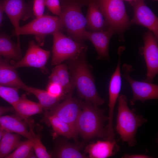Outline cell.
Returning a JSON list of instances; mask_svg holds the SVG:
<instances>
[{"instance_id": "cell-1", "label": "cell", "mask_w": 158, "mask_h": 158, "mask_svg": "<svg viewBox=\"0 0 158 158\" xmlns=\"http://www.w3.org/2000/svg\"><path fill=\"white\" fill-rule=\"evenodd\" d=\"M85 53L68 60L70 79L82 98L98 107L102 105L104 101L97 91L93 78L86 61Z\"/></svg>"}, {"instance_id": "cell-2", "label": "cell", "mask_w": 158, "mask_h": 158, "mask_svg": "<svg viewBox=\"0 0 158 158\" xmlns=\"http://www.w3.org/2000/svg\"><path fill=\"white\" fill-rule=\"evenodd\" d=\"M100 109L86 101L82 102L81 108L75 125L76 131L85 140L96 137L107 139L104 123L108 117Z\"/></svg>"}, {"instance_id": "cell-3", "label": "cell", "mask_w": 158, "mask_h": 158, "mask_svg": "<svg viewBox=\"0 0 158 158\" xmlns=\"http://www.w3.org/2000/svg\"><path fill=\"white\" fill-rule=\"evenodd\" d=\"M89 0H59L62 14L60 18L68 37L80 43L86 40V20L82 7Z\"/></svg>"}, {"instance_id": "cell-4", "label": "cell", "mask_w": 158, "mask_h": 158, "mask_svg": "<svg viewBox=\"0 0 158 158\" xmlns=\"http://www.w3.org/2000/svg\"><path fill=\"white\" fill-rule=\"evenodd\" d=\"M118 111L117 117V132L124 142L130 146L136 143L135 136L138 128L147 121L137 115L128 107L126 97L124 95L119 96Z\"/></svg>"}, {"instance_id": "cell-5", "label": "cell", "mask_w": 158, "mask_h": 158, "mask_svg": "<svg viewBox=\"0 0 158 158\" xmlns=\"http://www.w3.org/2000/svg\"><path fill=\"white\" fill-rule=\"evenodd\" d=\"M64 29V25L60 17L43 15L36 18L28 23L14 29L12 36L34 35L37 44L42 46L44 44L46 36L57 32H62Z\"/></svg>"}, {"instance_id": "cell-6", "label": "cell", "mask_w": 158, "mask_h": 158, "mask_svg": "<svg viewBox=\"0 0 158 158\" xmlns=\"http://www.w3.org/2000/svg\"><path fill=\"white\" fill-rule=\"evenodd\" d=\"M109 29L121 33L130 22L123 0H95Z\"/></svg>"}, {"instance_id": "cell-7", "label": "cell", "mask_w": 158, "mask_h": 158, "mask_svg": "<svg viewBox=\"0 0 158 158\" xmlns=\"http://www.w3.org/2000/svg\"><path fill=\"white\" fill-rule=\"evenodd\" d=\"M52 35V65H56L65 60L74 59L86 52L87 47L84 43L78 42L61 32Z\"/></svg>"}, {"instance_id": "cell-8", "label": "cell", "mask_w": 158, "mask_h": 158, "mask_svg": "<svg viewBox=\"0 0 158 158\" xmlns=\"http://www.w3.org/2000/svg\"><path fill=\"white\" fill-rule=\"evenodd\" d=\"M72 87L65 100L58 103L45 114L56 116L70 125L78 134L75 129L76 122L81 108L82 102L73 97L75 87L73 82Z\"/></svg>"}, {"instance_id": "cell-9", "label": "cell", "mask_w": 158, "mask_h": 158, "mask_svg": "<svg viewBox=\"0 0 158 158\" xmlns=\"http://www.w3.org/2000/svg\"><path fill=\"white\" fill-rule=\"evenodd\" d=\"M132 66L126 63L123 64L122 68L123 77L130 85L133 92V97L130 104L133 105L137 101L142 102L149 99L158 98V86L145 81L140 82L133 79L130 73L133 71Z\"/></svg>"}, {"instance_id": "cell-10", "label": "cell", "mask_w": 158, "mask_h": 158, "mask_svg": "<svg viewBox=\"0 0 158 158\" xmlns=\"http://www.w3.org/2000/svg\"><path fill=\"white\" fill-rule=\"evenodd\" d=\"M50 55L49 51L42 49L33 41H30L24 56L12 65L16 69L23 67L37 68L46 74L48 71L46 65Z\"/></svg>"}, {"instance_id": "cell-11", "label": "cell", "mask_w": 158, "mask_h": 158, "mask_svg": "<svg viewBox=\"0 0 158 158\" xmlns=\"http://www.w3.org/2000/svg\"><path fill=\"white\" fill-rule=\"evenodd\" d=\"M157 38L150 31L143 36L144 45L143 54L145 61L147 73L145 82L151 83L158 73V46Z\"/></svg>"}, {"instance_id": "cell-12", "label": "cell", "mask_w": 158, "mask_h": 158, "mask_svg": "<svg viewBox=\"0 0 158 158\" xmlns=\"http://www.w3.org/2000/svg\"><path fill=\"white\" fill-rule=\"evenodd\" d=\"M0 3L15 29L20 27V20H25L34 15L33 4L30 2L27 3L24 0H4Z\"/></svg>"}, {"instance_id": "cell-13", "label": "cell", "mask_w": 158, "mask_h": 158, "mask_svg": "<svg viewBox=\"0 0 158 158\" xmlns=\"http://www.w3.org/2000/svg\"><path fill=\"white\" fill-rule=\"evenodd\" d=\"M134 0V16L131 22L148 28L157 39V18L143 0Z\"/></svg>"}, {"instance_id": "cell-14", "label": "cell", "mask_w": 158, "mask_h": 158, "mask_svg": "<svg viewBox=\"0 0 158 158\" xmlns=\"http://www.w3.org/2000/svg\"><path fill=\"white\" fill-rule=\"evenodd\" d=\"M114 32L111 29L99 31L90 32L85 33L86 40L90 41L98 54V59L108 60L109 45V40Z\"/></svg>"}, {"instance_id": "cell-15", "label": "cell", "mask_w": 158, "mask_h": 158, "mask_svg": "<svg viewBox=\"0 0 158 158\" xmlns=\"http://www.w3.org/2000/svg\"><path fill=\"white\" fill-rule=\"evenodd\" d=\"M120 51H119V58L116 69L112 75L109 82V116L107 126L109 127L113 126L114 111L117 100L119 96L121 86V79L120 66Z\"/></svg>"}, {"instance_id": "cell-16", "label": "cell", "mask_w": 158, "mask_h": 158, "mask_svg": "<svg viewBox=\"0 0 158 158\" xmlns=\"http://www.w3.org/2000/svg\"><path fill=\"white\" fill-rule=\"evenodd\" d=\"M8 60L0 61V85L15 87L28 92L29 86L25 84L20 78L18 74Z\"/></svg>"}, {"instance_id": "cell-17", "label": "cell", "mask_w": 158, "mask_h": 158, "mask_svg": "<svg viewBox=\"0 0 158 158\" xmlns=\"http://www.w3.org/2000/svg\"><path fill=\"white\" fill-rule=\"evenodd\" d=\"M85 18L86 30L90 32L102 31L109 29L104 17L95 0H89Z\"/></svg>"}, {"instance_id": "cell-18", "label": "cell", "mask_w": 158, "mask_h": 158, "mask_svg": "<svg viewBox=\"0 0 158 158\" xmlns=\"http://www.w3.org/2000/svg\"><path fill=\"white\" fill-rule=\"evenodd\" d=\"M119 147L114 140H98L90 143L85 147V151L90 158H106L115 154Z\"/></svg>"}, {"instance_id": "cell-19", "label": "cell", "mask_w": 158, "mask_h": 158, "mask_svg": "<svg viewBox=\"0 0 158 158\" xmlns=\"http://www.w3.org/2000/svg\"><path fill=\"white\" fill-rule=\"evenodd\" d=\"M0 126L4 130L14 133L31 139L35 135L32 130L29 131L26 122L19 116L10 115L0 117Z\"/></svg>"}, {"instance_id": "cell-20", "label": "cell", "mask_w": 158, "mask_h": 158, "mask_svg": "<svg viewBox=\"0 0 158 158\" xmlns=\"http://www.w3.org/2000/svg\"><path fill=\"white\" fill-rule=\"evenodd\" d=\"M19 116L26 121L29 117L43 111V108L39 103L28 99L25 94L22 95L12 106Z\"/></svg>"}, {"instance_id": "cell-21", "label": "cell", "mask_w": 158, "mask_h": 158, "mask_svg": "<svg viewBox=\"0 0 158 158\" xmlns=\"http://www.w3.org/2000/svg\"><path fill=\"white\" fill-rule=\"evenodd\" d=\"M0 56L8 60H20L22 58L20 44H15L11 41L10 36L0 33Z\"/></svg>"}, {"instance_id": "cell-22", "label": "cell", "mask_w": 158, "mask_h": 158, "mask_svg": "<svg viewBox=\"0 0 158 158\" xmlns=\"http://www.w3.org/2000/svg\"><path fill=\"white\" fill-rule=\"evenodd\" d=\"M70 78L67 66L64 64H59L56 65L52 70L49 82L60 84L63 88L65 93L68 94L73 85Z\"/></svg>"}, {"instance_id": "cell-23", "label": "cell", "mask_w": 158, "mask_h": 158, "mask_svg": "<svg viewBox=\"0 0 158 158\" xmlns=\"http://www.w3.org/2000/svg\"><path fill=\"white\" fill-rule=\"evenodd\" d=\"M45 116L56 133L68 138L76 139L78 134L67 123L54 115L45 114Z\"/></svg>"}, {"instance_id": "cell-24", "label": "cell", "mask_w": 158, "mask_h": 158, "mask_svg": "<svg viewBox=\"0 0 158 158\" xmlns=\"http://www.w3.org/2000/svg\"><path fill=\"white\" fill-rule=\"evenodd\" d=\"M20 135L4 130L0 141V158H5L20 143Z\"/></svg>"}, {"instance_id": "cell-25", "label": "cell", "mask_w": 158, "mask_h": 158, "mask_svg": "<svg viewBox=\"0 0 158 158\" xmlns=\"http://www.w3.org/2000/svg\"><path fill=\"white\" fill-rule=\"evenodd\" d=\"M28 93L34 95L43 109L49 111L59 103L61 99L54 97L43 90L29 86Z\"/></svg>"}, {"instance_id": "cell-26", "label": "cell", "mask_w": 158, "mask_h": 158, "mask_svg": "<svg viewBox=\"0 0 158 158\" xmlns=\"http://www.w3.org/2000/svg\"><path fill=\"white\" fill-rule=\"evenodd\" d=\"M54 157L59 158H85L87 157L82 153L76 145L68 143H62L57 147Z\"/></svg>"}, {"instance_id": "cell-27", "label": "cell", "mask_w": 158, "mask_h": 158, "mask_svg": "<svg viewBox=\"0 0 158 158\" xmlns=\"http://www.w3.org/2000/svg\"><path fill=\"white\" fill-rule=\"evenodd\" d=\"M33 150L31 139H28L26 141L20 142L14 151L5 158H28Z\"/></svg>"}, {"instance_id": "cell-28", "label": "cell", "mask_w": 158, "mask_h": 158, "mask_svg": "<svg viewBox=\"0 0 158 158\" xmlns=\"http://www.w3.org/2000/svg\"><path fill=\"white\" fill-rule=\"evenodd\" d=\"M18 88L0 85V97L12 106L19 98Z\"/></svg>"}, {"instance_id": "cell-29", "label": "cell", "mask_w": 158, "mask_h": 158, "mask_svg": "<svg viewBox=\"0 0 158 158\" xmlns=\"http://www.w3.org/2000/svg\"><path fill=\"white\" fill-rule=\"evenodd\" d=\"M32 148L37 157L38 158H50L52 157L49 154L44 146L42 144L40 137L35 135L31 139Z\"/></svg>"}, {"instance_id": "cell-30", "label": "cell", "mask_w": 158, "mask_h": 158, "mask_svg": "<svg viewBox=\"0 0 158 158\" xmlns=\"http://www.w3.org/2000/svg\"><path fill=\"white\" fill-rule=\"evenodd\" d=\"M46 90L51 96L62 99L66 94L63 87L57 83L49 82Z\"/></svg>"}, {"instance_id": "cell-31", "label": "cell", "mask_w": 158, "mask_h": 158, "mask_svg": "<svg viewBox=\"0 0 158 158\" xmlns=\"http://www.w3.org/2000/svg\"><path fill=\"white\" fill-rule=\"evenodd\" d=\"M46 6L52 13L61 17L62 12L59 0H46Z\"/></svg>"}, {"instance_id": "cell-32", "label": "cell", "mask_w": 158, "mask_h": 158, "mask_svg": "<svg viewBox=\"0 0 158 158\" xmlns=\"http://www.w3.org/2000/svg\"><path fill=\"white\" fill-rule=\"evenodd\" d=\"M46 0H34L32 9L34 16L36 18L42 16L46 6Z\"/></svg>"}, {"instance_id": "cell-33", "label": "cell", "mask_w": 158, "mask_h": 158, "mask_svg": "<svg viewBox=\"0 0 158 158\" xmlns=\"http://www.w3.org/2000/svg\"><path fill=\"white\" fill-rule=\"evenodd\" d=\"M14 111V109L12 106L5 107L0 106V117L6 113Z\"/></svg>"}, {"instance_id": "cell-34", "label": "cell", "mask_w": 158, "mask_h": 158, "mask_svg": "<svg viewBox=\"0 0 158 158\" xmlns=\"http://www.w3.org/2000/svg\"><path fill=\"white\" fill-rule=\"evenodd\" d=\"M124 158H150V157L143 154H126L122 157Z\"/></svg>"}, {"instance_id": "cell-35", "label": "cell", "mask_w": 158, "mask_h": 158, "mask_svg": "<svg viewBox=\"0 0 158 158\" xmlns=\"http://www.w3.org/2000/svg\"><path fill=\"white\" fill-rule=\"evenodd\" d=\"M4 11L0 2V30L2 25V21L3 19V13Z\"/></svg>"}, {"instance_id": "cell-36", "label": "cell", "mask_w": 158, "mask_h": 158, "mask_svg": "<svg viewBox=\"0 0 158 158\" xmlns=\"http://www.w3.org/2000/svg\"><path fill=\"white\" fill-rule=\"evenodd\" d=\"M4 131V129L2 128L0 126V141L1 139L3 133Z\"/></svg>"}, {"instance_id": "cell-37", "label": "cell", "mask_w": 158, "mask_h": 158, "mask_svg": "<svg viewBox=\"0 0 158 158\" xmlns=\"http://www.w3.org/2000/svg\"><path fill=\"white\" fill-rule=\"evenodd\" d=\"M126 0L128 1H131L133 0Z\"/></svg>"}, {"instance_id": "cell-38", "label": "cell", "mask_w": 158, "mask_h": 158, "mask_svg": "<svg viewBox=\"0 0 158 158\" xmlns=\"http://www.w3.org/2000/svg\"><path fill=\"white\" fill-rule=\"evenodd\" d=\"M1 58L0 56V60H1Z\"/></svg>"}, {"instance_id": "cell-39", "label": "cell", "mask_w": 158, "mask_h": 158, "mask_svg": "<svg viewBox=\"0 0 158 158\" xmlns=\"http://www.w3.org/2000/svg\"><path fill=\"white\" fill-rule=\"evenodd\" d=\"M155 0L157 1L158 0Z\"/></svg>"}]
</instances>
